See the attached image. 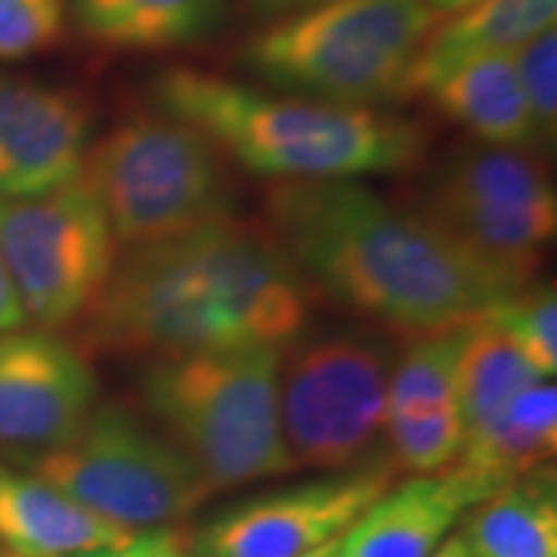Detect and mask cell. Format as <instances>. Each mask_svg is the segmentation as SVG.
Returning a JSON list of instances; mask_svg holds the SVG:
<instances>
[{
    "mask_svg": "<svg viewBox=\"0 0 557 557\" xmlns=\"http://www.w3.org/2000/svg\"><path fill=\"white\" fill-rule=\"evenodd\" d=\"M317 288L263 223L220 220L131 245L84 313L87 347L119 357H189L233 347H292Z\"/></svg>",
    "mask_w": 557,
    "mask_h": 557,
    "instance_id": "obj_1",
    "label": "cell"
},
{
    "mask_svg": "<svg viewBox=\"0 0 557 557\" xmlns=\"http://www.w3.org/2000/svg\"><path fill=\"white\" fill-rule=\"evenodd\" d=\"M263 208L313 288L403 338L468 325L511 295L416 208L357 180H273Z\"/></svg>",
    "mask_w": 557,
    "mask_h": 557,
    "instance_id": "obj_2",
    "label": "cell"
},
{
    "mask_svg": "<svg viewBox=\"0 0 557 557\" xmlns=\"http://www.w3.org/2000/svg\"><path fill=\"white\" fill-rule=\"evenodd\" d=\"M164 115L193 124L230 161L270 180H354L418 164L428 134L369 106L276 97L199 69H168L152 84Z\"/></svg>",
    "mask_w": 557,
    "mask_h": 557,
    "instance_id": "obj_3",
    "label": "cell"
},
{
    "mask_svg": "<svg viewBox=\"0 0 557 557\" xmlns=\"http://www.w3.org/2000/svg\"><path fill=\"white\" fill-rule=\"evenodd\" d=\"M288 347H233L149 359L137 394L146 416L196 465L211 493L295 471L278 424Z\"/></svg>",
    "mask_w": 557,
    "mask_h": 557,
    "instance_id": "obj_4",
    "label": "cell"
},
{
    "mask_svg": "<svg viewBox=\"0 0 557 557\" xmlns=\"http://www.w3.org/2000/svg\"><path fill=\"white\" fill-rule=\"evenodd\" d=\"M437 25L428 0H322L270 22L242 62L307 100L369 106L403 100L418 47Z\"/></svg>",
    "mask_w": 557,
    "mask_h": 557,
    "instance_id": "obj_5",
    "label": "cell"
},
{
    "mask_svg": "<svg viewBox=\"0 0 557 557\" xmlns=\"http://www.w3.org/2000/svg\"><path fill=\"white\" fill-rule=\"evenodd\" d=\"M81 177L127 248L233 220L239 208L230 159L193 124L164 112L121 121L90 143Z\"/></svg>",
    "mask_w": 557,
    "mask_h": 557,
    "instance_id": "obj_6",
    "label": "cell"
},
{
    "mask_svg": "<svg viewBox=\"0 0 557 557\" xmlns=\"http://www.w3.org/2000/svg\"><path fill=\"white\" fill-rule=\"evenodd\" d=\"M511 292L530 285L557 230V196L533 149L468 143L428 174L409 205Z\"/></svg>",
    "mask_w": 557,
    "mask_h": 557,
    "instance_id": "obj_7",
    "label": "cell"
},
{
    "mask_svg": "<svg viewBox=\"0 0 557 557\" xmlns=\"http://www.w3.org/2000/svg\"><path fill=\"white\" fill-rule=\"evenodd\" d=\"M32 474L131 533L189 518L211 486L156 424L97 406L69 443L32 458Z\"/></svg>",
    "mask_w": 557,
    "mask_h": 557,
    "instance_id": "obj_8",
    "label": "cell"
},
{
    "mask_svg": "<svg viewBox=\"0 0 557 557\" xmlns=\"http://www.w3.org/2000/svg\"><path fill=\"white\" fill-rule=\"evenodd\" d=\"M391 341L335 332L288 347L278 372V424L295 468L350 471L384 434L394 372Z\"/></svg>",
    "mask_w": 557,
    "mask_h": 557,
    "instance_id": "obj_9",
    "label": "cell"
},
{
    "mask_svg": "<svg viewBox=\"0 0 557 557\" xmlns=\"http://www.w3.org/2000/svg\"><path fill=\"white\" fill-rule=\"evenodd\" d=\"M119 242L84 177L20 199H0V263L25 317L57 332L100 298Z\"/></svg>",
    "mask_w": 557,
    "mask_h": 557,
    "instance_id": "obj_10",
    "label": "cell"
},
{
    "mask_svg": "<svg viewBox=\"0 0 557 557\" xmlns=\"http://www.w3.org/2000/svg\"><path fill=\"white\" fill-rule=\"evenodd\" d=\"M397 480L387 458L248 498L189 536L196 557H304L341 539Z\"/></svg>",
    "mask_w": 557,
    "mask_h": 557,
    "instance_id": "obj_11",
    "label": "cell"
},
{
    "mask_svg": "<svg viewBox=\"0 0 557 557\" xmlns=\"http://www.w3.org/2000/svg\"><path fill=\"white\" fill-rule=\"evenodd\" d=\"M100 406L90 357L57 332L0 335V446L50 453Z\"/></svg>",
    "mask_w": 557,
    "mask_h": 557,
    "instance_id": "obj_12",
    "label": "cell"
},
{
    "mask_svg": "<svg viewBox=\"0 0 557 557\" xmlns=\"http://www.w3.org/2000/svg\"><path fill=\"white\" fill-rule=\"evenodd\" d=\"M90 131L94 106L81 90L0 75V199L78 177Z\"/></svg>",
    "mask_w": 557,
    "mask_h": 557,
    "instance_id": "obj_13",
    "label": "cell"
},
{
    "mask_svg": "<svg viewBox=\"0 0 557 557\" xmlns=\"http://www.w3.org/2000/svg\"><path fill=\"white\" fill-rule=\"evenodd\" d=\"M483 498L490 493L453 468L394 483L344 533L338 557H434L458 520Z\"/></svg>",
    "mask_w": 557,
    "mask_h": 557,
    "instance_id": "obj_14",
    "label": "cell"
},
{
    "mask_svg": "<svg viewBox=\"0 0 557 557\" xmlns=\"http://www.w3.org/2000/svg\"><path fill=\"white\" fill-rule=\"evenodd\" d=\"M131 530L87 511L32 471L0 465V552L22 557H81L119 548Z\"/></svg>",
    "mask_w": 557,
    "mask_h": 557,
    "instance_id": "obj_15",
    "label": "cell"
},
{
    "mask_svg": "<svg viewBox=\"0 0 557 557\" xmlns=\"http://www.w3.org/2000/svg\"><path fill=\"white\" fill-rule=\"evenodd\" d=\"M557 0H478L449 20H440L406 75L403 97H421L461 62L518 53L523 44L555 25Z\"/></svg>",
    "mask_w": 557,
    "mask_h": 557,
    "instance_id": "obj_16",
    "label": "cell"
},
{
    "mask_svg": "<svg viewBox=\"0 0 557 557\" xmlns=\"http://www.w3.org/2000/svg\"><path fill=\"white\" fill-rule=\"evenodd\" d=\"M557 449V391L539 381L511 399L496 418L465 434L453 471L480 483L490 496L511 480L545 468Z\"/></svg>",
    "mask_w": 557,
    "mask_h": 557,
    "instance_id": "obj_17",
    "label": "cell"
},
{
    "mask_svg": "<svg viewBox=\"0 0 557 557\" xmlns=\"http://www.w3.org/2000/svg\"><path fill=\"white\" fill-rule=\"evenodd\" d=\"M424 97L443 119L461 124L471 137L486 146H539L536 124L520 90L515 53H493L461 62L431 90H424Z\"/></svg>",
    "mask_w": 557,
    "mask_h": 557,
    "instance_id": "obj_18",
    "label": "cell"
},
{
    "mask_svg": "<svg viewBox=\"0 0 557 557\" xmlns=\"http://www.w3.org/2000/svg\"><path fill=\"white\" fill-rule=\"evenodd\" d=\"M230 0H69L81 35L100 47L156 53L218 35Z\"/></svg>",
    "mask_w": 557,
    "mask_h": 557,
    "instance_id": "obj_19",
    "label": "cell"
},
{
    "mask_svg": "<svg viewBox=\"0 0 557 557\" xmlns=\"http://www.w3.org/2000/svg\"><path fill=\"white\" fill-rule=\"evenodd\" d=\"M458 536L471 557H557V493L552 468L511 480L465 518Z\"/></svg>",
    "mask_w": 557,
    "mask_h": 557,
    "instance_id": "obj_20",
    "label": "cell"
},
{
    "mask_svg": "<svg viewBox=\"0 0 557 557\" xmlns=\"http://www.w3.org/2000/svg\"><path fill=\"white\" fill-rule=\"evenodd\" d=\"M539 381L545 379L496 325L474 319L458 359L456 384V406L465 434L496 418L511 399Z\"/></svg>",
    "mask_w": 557,
    "mask_h": 557,
    "instance_id": "obj_21",
    "label": "cell"
},
{
    "mask_svg": "<svg viewBox=\"0 0 557 557\" xmlns=\"http://www.w3.org/2000/svg\"><path fill=\"white\" fill-rule=\"evenodd\" d=\"M468 329L471 322L409 338L406 350L394 359L384 418L418 416L456 406L458 359L468 341Z\"/></svg>",
    "mask_w": 557,
    "mask_h": 557,
    "instance_id": "obj_22",
    "label": "cell"
},
{
    "mask_svg": "<svg viewBox=\"0 0 557 557\" xmlns=\"http://www.w3.org/2000/svg\"><path fill=\"white\" fill-rule=\"evenodd\" d=\"M480 319L496 325L518 347L542 379L557 372V295L552 282H530L490 304Z\"/></svg>",
    "mask_w": 557,
    "mask_h": 557,
    "instance_id": "obj_23",
    "label": "cell"
},
{
    "mask_svg": "<svg viewBox=\"0 0 557 557\" xmlns=\"http://www.w3.org/2000/svg\"><path fill=\"white\" fill-rule=\"evenodd\" d=\"M391 465L397 471H412L416 478L443 474L456 465L465 446V424L458 406L418 412V416L384 418V434Z\"/></svg>",
    "mask_w": 557,
    "mask_h": 557,
    "instance_id": "obj_24",
    "label": "cell"
},
{
    "mask_svg": "<svg viewBox=\"0 0 557 557\" xmlns=\"http://www.w3.org/2000/svg\"><path fill=\"white\" fill-rule=\"evenodd\" d=\"M69 0H0V62H20L60 47Z\"/></svg>",
    "mask_w": 557,
    "mask_h": 557,
    "instance_id": "obj_25",
    "label": "cell"
},
{
    "mask_svg": "<svg viewBox=\"0 0 557 557\" xmlns=\"http://www.w3.org/2000/svg\"><path fill=\"white\" fill-rule=\"evenodd\" d=\"M520 90L536 124L539 143H552L557 127V32L555 25L515 53Z\"/></svg>",
    "mask_w": 557,
    "mask_h": 557,
    "instance_id": "obj_26",
    "label": "cell"
},
{
    "mask_svg": "<svg viewBox=\"0 0 557 557\" xmlns=\"http://www.w3.org/2000/svg\"><path fill=\"white\" fill-rule=\"evenodd\" d=\"M81 557H196V552H193L186 533L156 527V530H139L119 548H106V552Z\"/></svg>",
    "mask_w": 557,
    "mask_h": 557,
    "instance_id": "obj_27",
    "label": "cell"
},
{
    "mask_svg": "<svg viewBox=\"0 0 557 557\" xmlns=\"http://www.w3.org/2000/svg\"><path fill=\"white\" fill-rule=\"evenodd\" d=\"M25 322H28V317H25V307L16 295V285L0 263V335L16 332Z\"/></svg>",
    "mask_w": 557,
    "mask_h": 557,
    "instance_id": "obj_28",
    "label": "cell"
},
{
    "mask_svg": "<svg viewBox=\"0 0 557 557\" xmlns=\"http://www.w3.org/2000/svg\"><path fill=\"white\" fill-rule=\"evenodd\" d=\"M258 16L263 20L276 22L285 20V16H295V13H304V10H310V7H317L322 0H245Z\"/></svg>",
    "mask_w": 557,
    "mask_h": 557,
    "instance_id": "obj_29",
    "label": "cell"
},
{
    "mask_svg": "<svg viewBox=\"0 0 557 557\" xmlns=\"http://www.w3.org/2000/svg\"><path fill=\"white\" fill-rule=\"evenodd\" d=\"M478 0H428V7H431V13L440 20H449V16H456L461 10H468V7H474Z\"/></svg>",
    "mask_w": 557,
    "mask_h": 557,
    "instance_id": "obj_30",
    "label": "cell"
},
{
    "mask_svg": "<svg viewBox=\"0 0 557 557\" xmlns=\"http://www.w3.org/2000/svg\"><path fill=\"white\" fill-rule=\"evenodd\" d=\"M434 557H471V552H468L465 539L453 536V539H446V542L440 545L437 552H434Z\"/></svg>",
    "mask_w": 557,
    "mask_h": 557,
    "instance_id": "obj_31",
    "label": "cell"
},
{
    "mask_svg": "<svg viewBox=\"0 0 557 557\" xmlns=\"http://www.w3.org/2000/svg\"><path fill=\"white\" fill-rule=\"evenodd\" d=\"M341 539H335V542H329V545H322V548H317V552H310V555H304V557H338L341 555Z\"/></svg>",
    "mask_w": 557,
    "mask_h": 557,
    "instance_id": "obj_32",
    "label": "cell"
},
{
    "mask_svg": "<svg viewBox=\"0 0 557 557\" xmlns=\"http://www.w3.org/2000/svg\"><path fill=\"white\" fill-rule=\"evenodd\" d=\"M0 557H22V555H10V552H0Z\"/></svg>",
    "mask_w": 557,
    "mask_h": 557,
    "instance_id": "obj_33",
    "label": "cell"
}]
</instances>
